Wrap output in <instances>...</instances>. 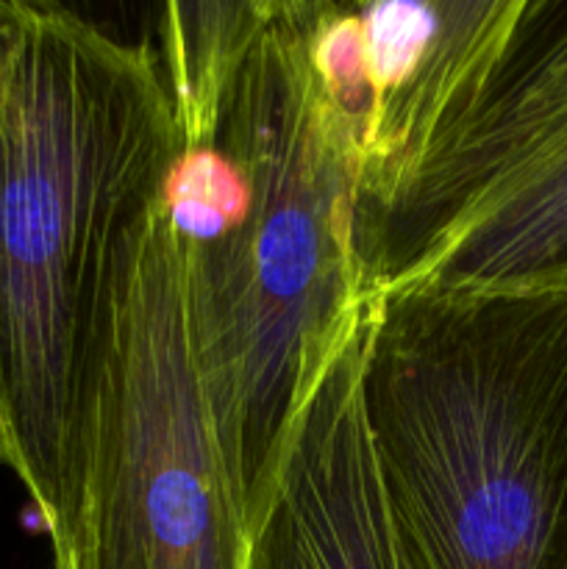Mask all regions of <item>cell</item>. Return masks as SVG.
<instances>
[{"label": "cell", "instance_id": "obj_1", "mask_svg": "<svg viewBox=\"0 0 567 569\" xmlns=\"http://www.w3.org/2000/svg\"><path fill=\"white\" fill-rule=\"evenodd\" d=\"M159 64L176 126L165 209L250 533L300 398L376 295L359 164L311 72L300 0L165 3Z\"/></svg>", "mask_w": 567, "mask_h": 569}, {"label": "cell", "instance_id": "obj_2", "mask_svg": "<svg viewBox=\"0 0 567 569\" xmlns=\"http://www.w3.org/2000/svg\"><path fill=\"white\" fill-rule=\"evenodd\" d=\"M176 153L159 53L56 3L11 0L0 83V467L50 553L76 506L83 422L122 256Z\"/></svg>", "mask_w": 567, "mask_h": 569}, {"label": "cell", "instance_id": "obj_3", "mask_svg": "<svg viewBox=\"0 0 567 569\" xmlns=\"http://www.w3.org/2000/svg\"><path fill=\"white\" fill-rule=\"evenodd\" d=\"M361 395L404 569H567V287L381 289Z\"/></svg>", "mask_w": 567, "mask_h": 569}, {"label": "cell", "instance_id": "obj_4", "mask_svg": "<svg viewBox=\"0 0 567 569\" xmlns=\"http://www.w3.org/2000/svg\"><path fill=\"white\" fill-rule=\"evenodd\" d=\"M248 526L215 426L187 250L156 203L122 256L50 569H245Z\"/></svg>", "mask_w": 567, "mask_h": 569}, {"label": "cell", "instance_id": "obj_5", "mask_svg": "<svg viewBox=\"0 0 567 569\" xmlns=\"http://www.w3.org/2000/svg\"><path fill=\"white\" fill-rule=\"evenodd\" d=\"M520 6L523 0H300L311 72L359 164L361 222L415 172L506 42Z\"/></svg>", "mask_w": 567, "mask_h": 569}, {"label": "cell", "instance_id": "obj_6", "mask_svg": "<svg viewBox=\"0 0 567 569\" xmlns=\"http://www.w3.org/2000/svg\"><path fill=\"white\" fill-rule=\"evenodd\" d=\"M567 126V0H523L509 37L387 206L361 222L376 292L420 244Z\"/></svg>", "mask_w": 567, "mask_h": 569}, {"label": "cell", "instance_id": "obj_7", "mask_svg": "<svg viewBox=\"0 0 567 569\" xmlns=\"http://www.w3.org/2000/svg\"><path fill=\"white\" fill-rule=\"evenodd\" d=\"M372 298L300 398L245 569H404L361 395Z\"/></svg>", "mask_w": 567, "mask_h": 569}, {"label": "cell", "instance_id": "obj_8", "mask_svg": "<svg viewBox=\"0 0 567 569\" xmlns=\"http://www.w3.org/2000/svg\"><path fill=\"white\" fill-rule=\"evenodd\" d=\"M567 287V126L415 250L381 289Z\"/></svg>", "mask_w": 567, "mask_h": 569}, {"label": "cell", "instance_id": "obj_9", "mask_svg": "<svg viewBox=\"0 0 567 569\" xmlns=\"http://www.w3.org/2000/svg\"><path fill=\"white\" fill-rule=\"evenodd\" d=\"M11 37V0H0V83H3L6 53H9Z\"/></svg>", "mask_w": 567, "mask_h": 569}]
</instances>
